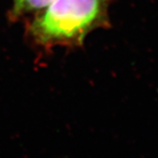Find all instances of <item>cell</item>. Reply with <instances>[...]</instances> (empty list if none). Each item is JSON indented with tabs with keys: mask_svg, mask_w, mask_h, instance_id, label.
Here are the masks:
<instances>
[{
	"mask_svg": "<svg viewBox=\"0 0 158 158\" xmlns=\"http://www.w3.org/2000/svg\"><path fill=\"white\" fill-rule=\"evenodd\" d=\"M110 0H54L31 23L29 32L43 47L81 45L91 31L108 24Z\"/></svg>",
	"mask_w": 158,
	"mask_h": 158,
	"instance_id": "cell-1",
	"label": "cell"
},
{
	"mask_svg": "<svg viewBox=\"0 0 158 158\" xmlns=\"http://www.w3.org/2000/svg\"><path fill=\"white\" fill-rule=\"evenodd\" d=\"M54 0H13V13L20 15L33 11H41Z\"/></svg>",
	"mask_w": 158,
	"mask_h": 158,
	"instance_id": "cell-2",
	"label": "cell"
}]
</instances>
